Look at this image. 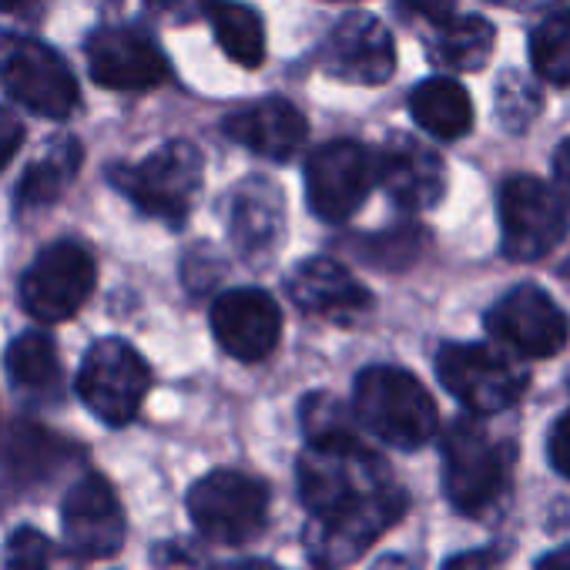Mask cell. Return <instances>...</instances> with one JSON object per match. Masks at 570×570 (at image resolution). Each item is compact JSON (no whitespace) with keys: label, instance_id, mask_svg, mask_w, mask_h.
I'll list each match as a JSON object with an SVG mask.
<instances>
[{"label":"cell","instance_id":"cell-1","mask_svg":"<svg viewBox=\"0 0 570 570\" xmlns=\"http://www.w3.org/2000/svg\"><path fill=\"white\" fill-rule=\"evenodd\" d=\"M296 480L309 510L306 543L326 567L363 557L410 507L406 490L360 436L309 443L296 463Z\"/></svg>","mask_w":570,"mask_h":570},{"label":"cell","instance_id":"cell-2","mask_svg":"<svg viewBox=\"0 0 570 570\" xmlns=\"http://www.w3.org/2000/svg\"><path fill=\"white\" fill-rule=\"evenodd\" d=\"M353 413L363 430L396 450H420L436 433V403L400 366H370L356 376Z\"/></svg>","mask_w":570,"mask_h":570},{"label":"cell","instance_id":"cell-3","mask_svg":"<svg viewBox=\"0 0 570 570\" xmlns=\"http://www.w3.org/2000/svg\"><path fill=\"white\" fill-rule=\"evenodd\" d=\"M513 450L476 420H453L443 433V490L453 510L487 513L507 490Z\"/></svg>","mask_w":570,"mask_h":570},{"label":"cell","instance_id":"cell-4","mask_svg":"<svg viewBox=\"0 0 570 570\" xmlns=\"http://www.w3.org/2000/svg\"><path fill=\"white\" fill-rule=\"evenodd\" d=\"M205 158L191 141H168L138 165L111 168V181L151 218L181 225L202 191Z\"/></svg>","mask_w":570,"mask_h":570},{"label":"cell","instance_id":"cell-5","mask_svg":"<svg viewBox=\"0 0 570 570\" xmlns=\"http://www.w3.org/2000/svg\"><path fill=\"white\" fill-rule=\"evenodd\" d=\"M188 517L215 543H248L268 520V487L238 470H212L188 490Z\"/></svg>","mask_w":570,"mask_h":570},{"label":"cell","instance_id":"cell-6","mask_svg":"<svg viewBox=\"0 0 570 570\" xmlns=\"http://www.w3.org/2000/svg\"><path fill=\"white\" fill-rule=\"evenodd\" d=\"M151 390V370L125 340H98L78 370V396L108 426H125L138 416Z\"/></svg>","mask_w":570,"mask_h":570},{"label":"cell","instance_id":"cell-7","mask_svg":"<svg viewBox=\"0 0 570 570\" xmlns=\"http://www.w3.org/2000/svg\"><path fill=\"white\" fill-rule=\"evenodd\" d=\"M98 268L85 245L55 242L48 245L21 278V306L38 323L71 320L95 293Z\"/></svg>","mask_w":570,"mask_h":570},{"label":"cell","instance_id":"cell-8","mask_svg":"<svg viewBox=\"0 0 570 570\" xmlns=\"http://www.w3.org/2000/svg\"><path fill=\"white\" fill-rule=\"evenodd\" d=\"M500 235L503 255L513 262H537L550 255L567 235V208L557 188H547L540 178L517 175L500 188Z\"/></svg>","mask_w":570,"mask_h":570},{"label":"cell","instance_id":"cell-9","mask_svg":"<svg viewBox=\"0 0 570 570\" xmlns=\"http://www.w3.org/2000/svg\"><path fill=\"white\" fill-rule=\"evenodd\" d=\"M440 383L473 413H500L527 390V370L480 343H446L436 356Z\"/></svg>","mask_w":570,"mask_h":570},{"label":"cell","instance_id":"cell-10","mask_svg":"<svg viewBox=\"0 0 570 570\" xmlns=\"http://www.w3.org/2000/svg\"><path fill=\"white\" fill-rule=\"evenodd\" d=\"M0 85L28 111L41 118H71L81 101L78 78L65 58L41 41H18L0 61Z\"/></svg>","mask_w":570,"mask_h":570},{"label":"cell","instance_id":"cell-11","mask_svg":"<svg viewBox=\"0 0 570 570\" xmlns=\"http://www.w3.org/2000/svg\"><path fill=\"white\" fill-rule=\"evenodd\" d=\"M487 330L500 346L527 360H550L570 340L567 316L537 285H517V289H510L487 313Z\"/></svg>","mask_w":570,"mask_h":570},{"label":"cell","instance_id":"cell-12","mask_svg":"<svg viewBox=\"0 0 570 570\" xmlns=\"http://www.w3.org/2000/svg\"><path fill=\"white\" fill-rule=\"evenodd\" d=\"M376 178L373 155L350 138L323 145L306 165V198L323 222H346L366 202Z\"/></svg>","mask_w":570,"mask_h":570},{"label":"cell","instance_id":"cell-13","mask_svg":"<svg viewBox=\"0 0 570 570\" xmlns=\"http://www.w3.org/2000/svg\"><path fill=\"white\" fill-rule=\"evenodd\" d=\"M65 540L75 557H115L125 547L128 520L115 487L101 473H85L61 507Z\"/></svg>","mask_w":570,"mask_h":570},{"label":"cell","instance_id":"cell-14","mask_svg":"<svg viewBox=\"0 0 570 570\" xmlns=\"http://www.w3.org/2000/svg\"><path fill=\"white\" fill-rule=\"evenodd\" d=\"M85 51L91 78L108 91H151L171 75L155 38L138 28H101Z\"/></svg>","mask_w":570,"mask_h":570},{"label":"cell","instance_id":"cell-15","mask_svg":"<svg viewBox=\"0 0 570 570\" xmlns=\"http://www.w3.org/2000/svg\"><path fill=\"white\" fill-rule=\"evenodd\" d=\"M323 68L330 78L346 85L376 88L386 85L396 71V45L393 35L373 14H346L326 38Z\"/></svg>","mask_w":570,"mask_h":570},{"label":"cell","instance_id":"cell-16","mask_svg":"<svg viewBox=\"0 0 570 570\" xmlns=\"http://www.w3.org/2000/svg\"><path fill=\"white\" fill-rule=\"evenodd\" d=\"M212 333L232 360L258 363L278 346V303L262 289H232L212 306Z\"/></svg>","mask_w":570,"mask_h":570},{"label":"cell","instance_id":"cell-17","mask_svg":"<svg viewBox=\"0 0 570 570\" xmlns=\"http://www.w3.org/2000/svg\"><path fill=\"white\" fill-rule=\"evenodd\" d=\"M285 289H289L293 303L306 316L330 323H356L363 313L373 309V296L366 285L346 265L326 255L299 262L285 278Z\"/></svg>","mask_w":570,"mask_h":570},{"label":"cell","instance_id":"cell-18","mask_svg":"<svg viewBox=\"0 0 570 570\" xmlns=\"http://www.w3.org/2000/svg\"><path fill=\"white\" fill-rule=\"evenodd\" d=\"M376 178H380L383 191L390 195V202L403 212L433 208L446 191L443 158L430 145H423L416 138H403V135H396L383 148Z\"/></svg>","mask_w":570,"mask_h":570},{"label":"cell","instance_id":"cell-19","mask_svg":"<svg viewBox=\"0 0 570 570\" xmlns=\"http://www.w3.org/2000/svg\"><path fill=\"white\" fill-rule=\"evenodd\" d=\"M228 235L242 258L265 265L285 238V198L268 178H248L235 188L228 205Z\"/></svg>","mask_w":570,"mask_h":570},{"label":"cell","instance_id":"cell-20","mask_svg":"<svg viewBox=\"0 0 570 570\" xmlns=\"http://www.w3.org/2000/svg\"><path fill=\"white\" fill-rule=\"evenodd\" d=\"M225 135L255 151L258 158H268V161H289L306 135H309V125L303 118V111L285 101V98H258L252 105H242L235 108L228 118H225Z\"/></svg>","mask_w":570,"mask_h":570},{"label":"cell","instance_id":"cell-21","mask_svg":"<svg viewBox=\"0 0 570 570\" xmlns=\"http://www.w3.org/2000/svg\"><path fill=\"white\" fill-rule=\"evenodd\" d=\"M410 111L413 121L440 141H456L473 128L470 95L450 78H430L416 85V91L410 95Z\"/></svg>","mask_w":570,"mask_h":570},{"label":"cell","instance_id":"cell-22","mask_svg":"<svg viewBox=\"0 0 570 570\" xmlns=\"http://www.w3.org/2000/svg\"><path fill=\"white\" fill-rule=\"evenodd\" d=\"M81 145L71 135H61L21 178L18 185V208L21 212H35V208H48L55 205L65 188L78 178L81 168Z\"/></svg>","mask_w":570,"mask_h":570},{"label":"cell","instance_id":"cell-23","mask_svg":"<svg viewBox=\"0 0 570 570\" xmlns=\"http://www.w3.org/2000/svg\"><path fill=\"white\" fill-rule=\"evenodd\" d=\"M205 18L215 31L218 48L238 68H258L265 58V28L262 18L238 0H208Z\"/></svg>","mask_w":570,"mask_h":570},{"label":"cell","instance_id":"cell-24","mask_svg":"<svg viewBox=\"0 0 570 570\" xmlns=\"http://www.w3.org/2000/svg\"><path fill=\"white\" fill-rule=\"evenodd\" d=\"M493 51V24L466 14V18H450L446 24H436V38L430 45V55L440 68L446 71H480L490 61Z\"/></svg>","mask_w":570,"mask_h":570},{"label":"cell","instance_id":"cell-25","mask_svg":"<svg viewBox=\"0 0 570 570\" xmlns=\"http://www.w3.org/2000/svg\"><path fill=\"white\" fill-rule=\"evenodd\" d=\"M8 376L28 396H55L61 390V360L48 333H24L8 350Z\"/></svg>","mask_w":570,"mask_h":570},{"label":"cell","instance_id":"cell-26","mask_svg":"<svg viewBox=\"0 0 570 570\" xmlns=\"http://www.w3.org/2000/svg\"><path fill=\"white\" fill-rule=\"evenodd\" d=\"M530 61L537 78L557 88H570V11L550 14L530 35Z\"/></svg>","mask_w":570,"mask_h":570},{"label":"cell","instance_id":"cell-27","mask_svg":"<svg viewBox=\"0 0 570 570\" xmlns=\"http://www.w3.org/2000/svg\"><path fill=\"white\" fill-rule=\"evenodd\" d=\"M8 570H78L71 553H65L51 537L35 527H18L4 547Z\"/></svg>","mask_w":570,"mask_h":570},{"label":"cell","instance_id":"cell-28","mask_svg":"<svg viewBox=\"0 0 570 570\" xmlns=\"http://www.w3.org/2000/svg\"><path fill=\"white\" fill-rule=\"evenodd\" d=\"M543 108V98L533 81H527L520 71H507L497 85V121L503 131H527Z\"/></svg>","mask_w":570,"mask_h":570},{"label":"cell","instance_id":"cell-29","mask_svg":"<svg viewBox=\"0 0 570 570\" xmlns=\"http://www.w3.org/2000/svg\"><path fill=\"white\" fill-rule=\"evenodd\" d=\"M303 430L309 443H333V440H350L356 436L353 430V416L346 413V406L330 396V393H313L303 400Z\"/></svg>","mask_w":570,"mask_h":570},{"label":"cell","instance_id":"cell-30","mask_svg":"<svg viewBox=\"0 0 570 570\" xmlns=\"http://www.w3.org/2000/svg\"><path fill=\"white\" fill-rule=\"evenodd\" d=\"M155 570H208L205 553L191 540H168L151 550Z\"/></svg>","mask_w":570,"mask_h":570},{"label":"cell","instance_id":"cell-31","mask_svg":"<svg viewBox=\"0 0 570 570\" xmlns=\"http://www.w3.org/2000/svg\"><path fill=\"white\" fill-rule=\"evenodd\" d=\"M547 456H550V466L570 480V410L550 426V436H547Z\"/></svg>","mask_w":570,"mask_h":570},{"label":"cell","instance_id":"cell-32","mask_svg":"<svg viewBox=\"0 0 570 570\" xmlns=\"http://www.w3.org/2000/svg\"><path fill=\"white\" fill-rule=\"evenodd\" d=\"M21 145H24V125L18 121V115L0 108V171L11 165V158L21 151Z\"/></svg>","mask_w":570,"mask_h":570},{"label":"cell","instance_id":"cell-33","mask_svg":"<svg viewBox=\"0 0 570 570\" xmlns=\"http://www.w3.org/2000/svg\"><path fill=\"white\" fill-rule=\"evenodd\" d=\"M148 11L165 18V21H175V24H185L198 14H205V4L208 0H145Z\"/></svg>","mask_w":570,"mask_h":570},{"label":"cell","instance_id":"cell-34","mask_svg":"<svg viewBox=\"0 0 570 570\" xmlns=\"http://www.w3.org/2000/svg\"><path fill=\"white\" fill-rule=\"evenodd\" d=\"M406 4V11H413V14H420L423 21H430L433 28L436 24H446L450 18H456L453 14V4L456 0H403Z\"/></svg>","mask_w":570,"mask_h":570},{"label":"cell","instance_id":"cell-35","mask_svg":"<svg viewBox=\"0 0 570 570\" xmlns=\"http://www.w3.org/2000/svg\"><path fill=\"white\" fill-rule=\"evenodd\" d=\"M553 181H557V195H560L563 208L570 212V138L553 155Z\"/></svg>","mask_w":570,"mask_h":570},{"label":"cell","instance_id":"cell-36","mask_svg":"<svg viewBox=\"0 0 570 570\" xmlns=\"http://www.w3.org/2000/svg\"><path fill=\"white\" fill-rule=\"evenodd\" d=\"M443 570H490V557L473 550V553H456L443 563Z\"/></svg>","mask_w":570,"mask_h":570},{"label":"cell","instance_id":"cell-37","mask_svg":"<svg viewBox=\"0 0 570 570\" xmlns=\"http://www.w3.org/2000/svg\"><path fill=\"white\" fill-rule=\"evenodd\" d=\"M497 8H510V11H523V14H533V11H550L557 4H567V0H490Z\"/></svg>","mask_w":570,"mask_h":570},{"label":"cell","instance_id":"cell-38","mask_svg":"<svg viewBox=\"0 0 570 570\" xmlns=\"http://www.w3.org/2000/svg\"><path fill=\"white\" fill-rule=\"evenodd\" d=\"M45 4V0H0V8H4L14 21H24V18H35L38 8Z\"/></svg>","mask_w":570,"mask_h":570},{"label":"cell","instance_id":"cell-39","mask_svg":"<svg viewBox=\"0 0 570 570\" xmlns=\"http://www.w3.org/2000/svg\"><path fill=\"white\" fill-rule=\"evenodd\" d=\"M533 570H570V547H560V550L547 553Z\"/></svg>","mask_w":570,"mask_h":570},{"label":"cell","instance_id":"cell-40","mask_svg":"<svg viewBox=\"0 0 570 570\" xmlns=\"http://www.w3.org/2000/svg\"><path fill=\"white\" fill-rule=\"evenodd\" d=\"M225 570H282V567H275L268 560H238V563H232Z\"/></svg>","mask_w":570,"mask_h":570}]
</instances>
